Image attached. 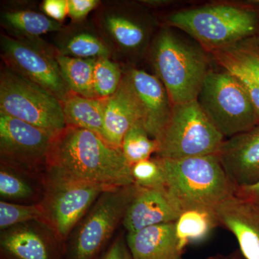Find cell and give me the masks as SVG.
Wrapping results in <instances>:
<instances>
[{
  "label": "cell",
  "instance_id": "6da1fadb",
  "mask_svg": "<svg viewBox=\"0 0 259 259\" xmlns=\"http://www.w3.org/2000/svg\"><path fill=\"white\" fill-rule=\"evenodd\" d=\"M49 175L115 189L134 185L122 150L88 130L66 127L54 139Z\"/></svg>",
  "mask_w": 259,
  "mask_h": 259
},
{
  "label": "cell",
  "instance_id": "7a4b0ae2",
  "mask_svg": "<svg viewBox=\"0 0 259 259\" xmlns=\"http://www.w3.org/2000/svg\"><path fill=\"white\" fill-rule=\"evenodd\" d=\"M166 180V190L181 211L214 210L236 194L217 154L182 159L157 157Z\"/></svg>",
  "mask_w": 259,
  "mask_h": 259
},
{
  "label": "cell",
  "instance_id": "3957f363",
  "mask_svg": "<svg viewBox=\"0 0 259 259\" xmlns=\"http://www.w3.org/2000/svg\"><path fill=\"white\" fill-rule=\"evenodd\" d=\"M168 22L210 52L258 35L259 8L209 5L177 12L168 17Z\"/></svg>",
  "mask_w": 259,
  "mask_h": 259
},
{
  "label": "cell",
  "instance_id": "277c9868",
  "mask_svg": "<svg viewBox=\"0 0 259 259\" xmlns=\"http://www.w3.org/2000/svg\"><path fill=\"white\" fill-rule=\"evenodd\" d=\"M152 60L156 76L173 105L197 100L209 71L202 51L170 30H163L155 40Z\"/></svg>",
  "mask_w": 259,
  "mask_h": 259
},
{
  "label": "cell",
  "instance_id": "5b68a950",
  "mask_svg": "<svg viewBox=\"0 0 259 259\" xmlns=\"http://www.w3.org/2000/svg\"><path fill=\"white\" fill-rule=\"evenodd\" d=\"M197 102L227 139L259 124L258 115L243 85L234 74L226 70H209Z\"/></svg>",
  "mask_w": 259,
  "mask_h": 259
},
{
  "label": "cell",
  "instance_id": "8992f818",
  "mask_svg": "<svg viewBox=\"0 0 259 259\" xmlns=\"http://www.w3.org/2000/svg\"><path fill=\"white\" fill-rule=\"evenodd\" d=\"M0 113L28 122L54 136L67 127L62 102L10 68L1 73Z\"/></svg>",
  "mask_w": 259,
  "mask_h": 259
},
{
  "label": "cell",
  "instance_id": "52a82bcc",
  "mask_svg": "<svg viewBox=\"0 0 259 259\" xmlns=\"http://www.w3.org/2000/svg\"><path fill=\"white\" fill-rule=\"evenodd\" d=\"M225 138L197 100L174 105L170 120L158 141L156 157L182 159L217 154Z\"/></svg>",
  "mask_w": 259,
  "mask_h": 259
},
{
  "label": "cell",
  "instance_id": "ba28073f",
  "mask_svg": "<svg viewBox=\"0 0 259 259\" xmlns=\"http://www.w3.org/2000/svg\"><path fill=\"white\" fill-rule=\"evenodd\" d=\"M137 185L105 191L76 231L64 259H99L100 253L122 222Z\"/></svg>",
  "mask_w": 259,
  "mask_h": 259
},
{
  "label": "cell",
  "instance_id": "9c48e42d",
  "mask_svg": "<svg viewBox=\"0 0 259 259\" xmlns=\"http://www.w3.org/2000/svg\"><path fill=\"white\" fill-rule=\"evenodd\" d=\"M108 190L111 189L49 175L41 202L47 213L46 225L59 241H66L83 214Z\"/></svg>",
  "mask_w": 259,
  "mask_h": 259
},
{
  "label": "cell",
  "instance_id": "30bf717a",
  "mask_svg": "<svg viewBox=\"0 0 259 259\" xmlns=\"http://www.w3.org/2000/svg\"><path fill=\"white\" fill-rule=\"evenodd\" d=\"M1 49L10 69L64 101L71 92L55 57L31 40L1 35Z\"/></svg>",
  "mask_w": 259,
  "mask_h": 259
},
{
  "label": "cell",
  "instance_id": "8fae6325",
  "mask_svg": "<svg viewBox=\"0 0 259 259\" xmlns=\"http://www.w3.org/2000/svg\"><path fill=\"white\" fill-rule=\"evenodd\" d=\"M56 136L35 126L0 113V151L2 158L32 168L47 163Z\"/></svg>",
  "mask_w": 259,
  "mask_h": 259
},
{
  "label": "cell",
  "instance_id": "7c38bea8",
  "mask_svg": "<svg viewBox=\"0 0 259 259\" xmlns=\"http://www.w3.org/2000/svg\"><path fill=\"white\" fill-rule=\"evenodd\" d=\"M217 156L236 190L258 182L259 124L249 131L225 140Z\"/></svg>",
  "mask_w": 259,
  "mask_h": 259
},
{
  "label": "cell",
  "instance_id": "4fadbf2b",
  "mask_svg": "<svg viewBox=\"0 0 259 259\" xmlns=\"http://www.w3.org/2000/svg\"><path fill=\"white\" fill-rule=\"evenodd\" d=\"M127 76L141 107V122L149 136L158 141L173 110L166 88L156 75L144 70L132 69Z\"/></svg>",
  "mask_w": 259,
  "mask_h": 259
},
{
  "label": "cell",
  "instance_id": "5bb4252c",
  "mask_svg": "<svg viewBox=\"0 0 259 259\" xmlns=\"http://www.w3.org/2000/svg\"><path fill=\"white\" fill-rule=\"evenodd\" d=\"M60 243L30 223L18 225L2 232L1 259H64Z\"/></svg>",
  "mask_w": 259,
  "mask_h": 259
},
{
  "label": "cell",
  "instance_id": "9a60e30c",
  "mask_svg": "<svg viewBox=\"0 0 259 259\" xmlns=\"http://www.w3.org/2000/svg\"><path fill=\"white\" fill-rule=\"evenodd\" d=\"M220 226L236 237L245 259H259V207L234 195L214 209Z\"/></svg>",
  "mask_w": 259,
  "mask_h": 259
},
{
  "label": "cell",
  "instance_id": "2e32d148",
  "mask_svg": "<svg viewBox=\"0 0 259 259\" xmlns=\"http://www.w3.org/2000/svg\"><path fill=\"white\" fill-rule=\"evenodd\" d=\"M181 212L166 190L138 187L122 223L127 233H134L148 227L176 222Z\"/></svg>",
  "mask_w": 259,
  "mask_h": 259
},
{
  "label": "cell",
  "instance_id": "e0dca14e",
  "mask_svg": "<svg viewBox=\"0 0 259 259\" xmlns=\"http://www.w3.org/2000/svg\"><path fill=\"white\" fill-rule=\"evenodd\" d=\"M105 100L103 139L121 149L127 131L142 119L137 97L127 76L122 78L117 92Z\"/></svg>",
  "mask_w": 259,
  "mask_h": 259
},
{
  "label": "cell",
  "instance_id": "ac0fdd59",
  "mask_svg": "<svg viewBox=\"0 0 259 259\" xmlns=\"http://www.w3.org/2000/svg\"><path fill=\"white\" fill-rule=\"evenodd\" d=\"M125 240L133 259H184L175 222L127 233Z\"/></svg>",
  "mask_w": 259,
  "mask_h": 259
},
{
  "label": "cell",
  "instance_id": "d6986e66",
  "mask_svg": "<svg viewBox=\"0 0 259 259\" xmlns=\"http://www.w3.org/2000/svg\"><path fill=\"white\" fill-rule=\"evenodd\" d=\"M102 25L112 40L122 50L130 52L139 50L147 41V27L124 10H107L102 18Z\"/></svg>",
  "mask_w": 259,
  "mask_h": 259
},
{
  "label": "cell",
  "instance_id": "ffe728a7",
  "mask_svg": "<svg viewBox=\"0 0 259 259\" xmlns=\"http://www.w3.org/2000/svg\"><path fill=\"white\" fill-rule=\"evenodd\" d=\"M61 102L67 127L88 130L103 139L105 100L71 93Z\"/></svg>",
  "mask_w": 259,
  "mask_h": 259
},
{
  "label": "cell",
  "instance_id": "44dd1931",
  "mask_svg": "<svg viewBox=\"0 0 259 259\" xmlns=\"http://www.w3.org/2000/svg\"><path fill=\"white\" fill-rule=\"evenodd\" d=\"M210 53L223 69L228 71H241L259 82L258 35Z\"/></svg>",
  "mask_w": 259,
  "mask_h": 259
},
{
  "label": "cell",
  "instance_id": "7402d4cb",
  "mask_svg": "<svg viewBox=\"0 0 259 259\" xmlns=\"http://www.w3.org/2000/svg\"><path fill=\"white\" fill-rule=\"evenodd\" d=\"M61 75L71 93L87 98L98 99L94 82V59L56 56Z\"/></svg>",
  "mask_w": 259,
  "mask_h": 259
},
{
  "label": "cell",
  "instance_id": "603a6c76",
  "mask_svg": "<svg viewBox=\"0 0 259 259\" xmlns=\"http://www.w3.org/2000/svg\"><path fill=\"white\" fill-rule=\"evenodd\" d=\"M2 24L17 35L28 37L29 40L49 32L61 31L62 25L44 13L31 10L8 11L1 15Z\"/></svg>",
  "mask_w": 259,
  "mask_h": 259
},
{
  "label": "cell",
  "instance_id": "cb8c5ba5",
  "mask_svg": "<svg viewBox=\"0 0 259 259\" xmlns=\"http://www.w3.org/2000/svg\"><path fill=\"white\" fill-rule=\"evenodd\" d=\"M59 55L79 59L109 57L110 50L95 32L88 29L74 30L64 35L58 44Z\"/></svg>",
  "mask_w": 259,
  "mask_h": 259
},
{
  "label": "cell",
  "instance_id": "d4e9b609",
  "mask_svg": "<svg viewBox=\"0 0 259 259\" xmlns=\"http://www.w3.org/2000/svg\"><path fill=\"white\" fill-rule=\"evenodd\" d=\"M177 237L182 248L192 242L204 239L220 226L214 209H190L182 211L177 220Z\"/></svg>",
  "mask_w": 259,
  "mask_h": 259
},
{
  "label": "cell",
  "instance_id": "484cf974",
  "mask_svg": "<svg viewBox=\"0 0 259 259\" xmlns=\"http://www.w3.org/2000/svg\"><path fill=\"white\" fill-rule=\"evenodd\" d=\"M158 149V141L149 136L141 121H138L127 131L121 146L122 154L131 166L151 158V155L156 154Z\"/></svg>",
  "mask_w": 259,
  "mask_h": 259
},
{
  "label": "cell",
  "instance_id": "4316f807",
  "mask_svg": "<svg viewBox=\"0 0 259 259\" xmlns=\"http://www.w3.org/2000/svg\"><path fill=\"white\" fill-rule=\"evenodd\" d=\"M32 221L46 225L47 213L42 203L22 205L4 200L0 202V228L2 231Z\"/></svg>",
  "mask_w": 259,
  "mask_h": 259
},
{
  "label": "cell",
  "instance_id": "83f0119b",
  "mask_svg": "<svg viewBox=\"0 0 259 259\" xmlns=\"http://www.w3.org/2000/svg\"><path fill=\"white\" fill-rule=\"evenodd\" d=\"M120 66L108 57L100 58L95 61L94 82L98 99L105 100L118 90L122 81Z\"/></svg>",
  "mask_w": 259,
  "mask_h": 259
},
{
  "label": "cell",
  "instance_id": "f1b7e54d",
  "mask_svg": "<svg viewBox=\"0 0 259 259\" xmlns=\"http://www.w3.org/2000/svg\"><path fill=\"white\" fill-rule=\"evenodd\" d=\"M131 171L135 185L138 187L166 190L164 175L156 158H148L135 163Z\"/></svg>",
  "mask_w": 259,
  "mask_h": 259
},
{
  "label": "cell",
  "instance_id": "f546056e",
  "mask_svg": "<svg viewBox=\"0 0 259 259\" xmlns=\"http://www.w3.org/2000/svg\"><path fill=\"white\" fill-rule=\"evenodd\" d=\"M33 194L31 186L14 172L2 167L0 171V195L3 199H28Z\"/></svg>",
  "mask_w": 259,
  "mask_h": 259
},
{
  "label": "cell",
  "instance_id": "4dcf8cb0",
  "mask_svg": "<svg viewBox=\"0 0 259 259\" xmlns=\"http://www.w3.org/2000/svg\"><path fill=\"white\" fill-rule=\"evenodd\" d=\"M238 78L243 85L259 118V82L248 74L241 71H229Z\"/></svg>",
  "mask_w": 259,
  "mask_h": 259
},
{
  "label": "cell",
  "instance_id": "1f68e13d",
  "mask_svg": "<svg viewBox=\"0 0 259 259\" xmlns=\"http://www.w3.org/2000/svg\"><path fill=\"white\" fill-rule=\"evenodd\" d=\"M98 4L97 0H68V15L73 20H82Z\"/></svg>",
  "mask_w": 259,
  "mask_h": 259
},
{
  "label": "cell",
  "instance_id": "d6a6232c",
  "mask_svg": "<svg viewBox=\"0 0 259 259\" xmlns=\"http://www.w3.org/2000/svg\"><path fill=\"white\" fill-rule=\"evenodd\" d=\"M41 8L44 14L60 23L68 15V0H45Z\"/></svg>",
  "mask_w": 259,
  "mask_h": 259
},
{
  "label": "cell",
  "instance_id": "836d02e7",
  "mask_svg": "<svg viewBox=\"0 0 259 259\" xmlns=\"http://www.w3.org/2000/svg\"><path fill=\"white\" fill-rule=\"evenodd\" d=\"M99 259H133V257L126 240L120 237L112 243Z\"/></svg>",
  "mask_w": 259,
  "mask_h": 259
},
{
  "label": "cell",
  "instance_id": "e575fe53",
  "mask_svg": "<svg viewBox=\"0 0 259 259\" xmlns=\"http://www.w3.org/2000/svg\"><path fill=\"white\" fill-rule=\"evenodd\" d=\"M235 195L259 207V181L254 185L237 189Z\"/></svg>",
  "mask_w": 259,
  "mask_h": 259
},
{
  "label": "cell",
  "instance_id": "d590c367",
  "mask_svg": "<svg viewBox=\"0 0 259 259\" xmlns=\"http://www.w3.org/2000/svg\"><path fill=\"white\" fill-rule=\"evenodd\" d=\"M207 259H245L242 255L240 250H235L232 252L230 254L227 255H217L214 256L209 257Z\"/></svg>",
  "mask_w": 259,
  "mask_h": 259
},
{
  "label": "cell",
  "instance_id": "8d00e7d4",
  "mask_svg": "<svg viewBox=\"0 0 259 259\" xmlns=\"http://www.w3.org/2000/svg\"><path fill=\"white\" fill-rule=\"evenodd\" d=\"M258 40H259V34H258Z\"/></svg>",
  "mask_w": 259,
  "mask_h": 259
}]
</instances>
